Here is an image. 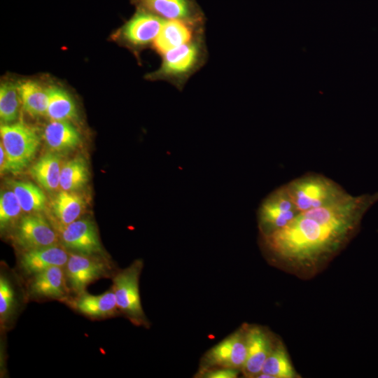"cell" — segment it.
Masks as SVG:
<instances>
[{
    "label": "cell",
    "instance_id": "obj_20",
    "mask_svg": "<svg viewBox=\"0 0 378 378\" xmlns=\"http://www.w3.org/2000/svg\"><path fill=\"white\" fill-rule=\"evenodd\" d=\"M84 198L76 192L62 190L52 202V212L59 225H68L79 218L84 211Z\"/></svg>",
    "mask_w": 378,
    "mask_h": 378
},
{
    "label": "cell",
    "instance_id": "obj_12",
    "mask_svg": "<svg viewBox=\"0 0 378 378\" xmlns=\"http://www.w3.org/2000/svg\"><path fill=\"white\" fill-rule=\"evenodd\" d=\"M27 291L31 298L66 301L70 289L64 267H52L33 275L29 279Z\"/></svg>",
    "mask_w": 378,
    "mask_h": 378
},
{
    "label": "cell",
    "instance_id": "obj_15",
    "mask_svg": "<svg viewBox=\"0 0 378 378\" xmlns=\"http://www.w3.org/2000/svg\"><path fill=\"white\" fill-rule=\"evenodd\" d=\"M246 357L241 372L246 377H257L273 347L267 333L258 327L246 331Z\"/></svg>",
    "mask_w": 378,
    "mask_h": 378
},
{
    "label": "cell",
    "instance_id": "obj_2",
    "mask_svg": "<svg viewBox=\"0 0 378 378\" xmlns=\"http://www.w3.org/2000/svg\"><path fill=\"white\" fill-rule=\"evenodd\" d=\"M162 56L160 68L148 78L169 82L182 90L190 78L206 63L208 52L204 34L174 48Z\"/></svg>",
    "mask_w": 378,
    "mask_h": 378
},
{
    "label": "cell",
    "instance_id": "obj_30",
    "mask_svg": "<svg viewBox=\"0 0 378 378\" xmlns=\"http://www.w3.org/2000/svg\"><path fill=\"white\" fill-rule=\"evenodd\" d=\"M0 171L1 174L10 172L9 161L1 144H0Z\"/></svg>",
    "mask_w": 378,
    "mask_h": 378
},
{
    "label": "cell",
    "instance_id": "obj_27",
    "mask_svg": "<svg viewBox=\"0 0 378 378\" xmlns=\"http://www.w3.org/2000/svg\"><path fill=\"white\" fill-rule=\"evenodd\" d=\"M273 378H295L297 374L285 348L278 344L272 349L262 367V372Z\"/></svg>",
    "mask_w": 378,
    "mask_h": 378
},
{
    "label": "cell",
    "instance_id": "obj_5",
    "mask_svg": "<svg viewBox=\"0 0 378 378\" xmlns=\"http://www.w3.org/2000/svg\"><path fill=\"white\" fill-rule=\"evenodd\" d=\"M142 268L143 262L135 260L114 275L111 287L119 311L136 326L148 325L139 295V282Z\"/></svg>",
    "mask_w": 378,
    "mask_h": 378
},
{
    "label": "cell",
    "instance_id": "obj_7",
    "mask_svg": "<svg viewBox=\"0 0 378 378\" xmlns=\"http://www.w3.org/2000/svg\"><path fill=\"white\" fill-rule=\"evenodd\" d=\"M102 258L69 253L64 270L70 290L76 295L79 294L85 291L86 288L91 283L106 277L110 274L111 267Z\"/></svg>",
    "mask_w": 378,
    "mask_h": 378
},
{
    "label": "cell",
    "instance_id": "obj_8",
    "mask_svg": "<svg viewBox=\"0 0 378 378\" xmlns=\"http://www.w3.org/2000/svg\"><path fill=\"white\" fill-rule=\"evenodd\" d=\"M15 243L24 251L59 244V234L50 223L38 213L20 218L14 233Z\"/></svg>",
    "mask_w": 378,
    "mask_h": 378
},
{
    "label": "cell",
    "instance_id": "obj_25",
    "mask_svg": "<svg viewBox=\"0 0 378 378\" xmlns=\"http://www.w3.org/2000/svg\"><path fill=\"white\" fill-rule=\"evenodd\" d=\"M19 295L14 281L4 272L0 275V319L2 327L8 326L19 308Z\"/></svg>",
    "mask_w": 378,
    "mask_h": 378
},
{
    "label": "cell",
    "instance_id": "obj_18",
    "mask_svg": "<svg viewBox=\"0 0 378 378\" xmlns=\"http://www.w3.org/2000/svg\"><path fill=\"white\" fill-rule=\"evenodd\" d=\"M43 139L51 151L60 153L76 148L81 138L78 131L69 122L51 120L45 127Z\"/></svg>",
    "mask_w": 378,
    "mask_h": 378
},
{
    "label": "cell",
    "instance_id": "obj_16",
    "mask_svg": "<svg viewBox=\"0 0 378 378\" xmlns=\"http://www.w3.org/2000/svg\"><path fill=\"white\" fill-rule=\"evenodd\" d=\"M146 10L164 20L204 24L202 15L191 0H139Z\"/></svg>",
    "mask_w": 378,
    "mask_h": 378
},
{
    "label": "cell",
    "instance_id": "obj_26",
    "mask_svg": "<svg viewBox=\"0 0 378 378\" xmlns=\"http://www.w3.org/2000/svg\"><path fill=\"white\" fill-rule=\"evenodd\" d=\"M20 104L18 84L3 83L0 88V118L3 124L13 123L18 118Z\"/></svg>",
    "mask_w": 378,
    "mask_h": 378
},
{
    "label": "cell",
    "instance_id": "obj_6",
    "mask_svg": "<svg viewBox=\"0 0 378 378\" xmlns=\"http://www.w3.org/2000/svg\"><path fill=\"white\" fill-rule=\"evenodd\" d=\"M284 186L270 192L261 202L258 210V222L261 236L283 228L298 214Z\"/></svg>",
    "mask_w": 378,
    "mask_h": 378
},
{
    "label": "cell",
    "instance_id": "obj_29",
    "mask_svg": "<svg viewBox=\"0 0 378 378\" xmlns=\"http://www.w3.org/2000/svg\"><path fill=\"white\" fill-rule=\"evenodd\" d=\"M240 370L230 368H212L202 370L200 377L205 378H235Z\"/></svg>",
    "mask_w": 378,
    "mask_h": 378
},
{
    "label": "cell",
    "instance_id": "obj_23",
    "mask_svg": "<svg viewBox=\"0 0 378 378\" xmlns=\"http://www.w3.org/2000/svg\"><path fill=\"white\" fill-rule=\"evenodd\" d=\"M90 173L86 160L76 157L65 162L61 169L59 187L62 190L76 192L88 183Z\"/></svg>",
    "mask_w": 378,
    "mask_h": 378
},
{
    "label": "cell",
    "instance_id": "obj_22",
    "mask_svg": "<svg viewBox=\"0 0 378 378\" xmlns=\"http://www.w3.org/2000/svg\"><path fill=\"white\" fill-rule=\"evenodd\" d=\"M48 90L46 115L51 120L69 121L77 118L75 102L67 92L55 86L48 88Z\"/></svg>",
    "mask_w": 378,
    "mask_h": 378
},
{
    "label": "cell",
    "instance_id": "obj_10",
    "mask_svg": "<svg viewBox=\"0 0 378 378\" xmlns=\"http://www.w3.org/2000/svg\"><path fill=\"white\" fill-rule=\"evenodd\" d=\"M246 357V331L239 330L211 348L204 355V369L230 368L241 370Z\"/></svg>",
    "mask_w": 378,
    "mask_h": 378
},
{
    "label": "cell",
    "instance_id": "obj_3",
    "mask_svg": "<svg viewBox=\"0 0 378 378\" xmlns=\"http://www.w3.org/2000/svg\"><path fill=\"white\" fill-rule=\"evenodd\" d=\"M299 213L340 202L351 194L332 179L307 173L284 184Z\"/></svg>",
    "mask_w": 378,
    "mask_h": 378
},
{
    "label": "cell",
    "instance_id": "obj_21",
    "mask_svg": "<svg viewBox=\"0 0 378 378\" xmlns=\"http://www.w3.org/2000/svg\"><path fill=\"white\" fill-rule=\"evenodd\" d=\"M21 102L24 111L31 116L46 115L48 90L33 80L18 83Z\"/></svg>",
    "mask_w": 378,
    "mask_h": 378
},
{
    "label": "cell",
    "instance_id": "obj_28",
    "mask_svg": "<svg viewBox=\"0 0 378 378\" xmlns=\"http://www.w3.org/2000/svg\"><path fill=\"white\" fill-rule=\"evenodd\" d=\"M22 209L13 190H7L0 195V228L4 231L18 223Z\"/></svg>",
    "mask_w": 378,
    "mask_h": 378
},
{
    "label": "cell",
    "instance_id": "obj_11",
    "mask_svg": "<svg viewBox=\"0 0 378 378\" xmlns=\"http://www.w3.org/2000/svg\"><path fill=\"white\" fill-rule=\"evenodd\" d=\"M165 20L144 9L139 10L123 27L121 36L133 48H142L153 43Z\"/></svg>",
    "mask_w": 378,
    "mask_h": 378
},
{
    "label": "cell",
    "instance_id": "obj_17",
    "mask_svg": "<svg viewBox=\"0 0 378 378\" xmlns=\"http://www.w3.org/2000/svg\"><path fill=\"white\" fill-rule=\"evenodd\" d=\"M67 302L80 313L95 318L113 316L119 311L112 288L97 295L84 291Z\"/></svg>",
    "mask_w": 378,
    "mask_h": 378
},
{
    "label": "cell",
    "instance_id": "obj_1",
    "mask_svg": "<svg viewBox=\"0 0 378 378\" xmlns=\"http://www.w3.org/2000/svg\"><path fill=\"white\" fill-rule=\"evenodd\" d=\"M378 201V192L351 195L344 200L299 214L287 225L261 236L273 256L307 262L340 249L358 230L365 213Z\"/></svg>",
    "mask_w": 378,
    "mask_h": 378
},
{
    "label": "cell",
    "instance_id": "obj_19",
    "mask_svg": "<svg viewBox=\"0 0 378 378\" xmlns=\"http://www.w3.org/2000/svg\"><path fill=\"white\" fill-rule=\"evenodd\" d=\"M62 167V158L59 153L49 151L31 166L29 173L45 190L53 192L59 186Z\"/></svg>",
    "mask_w": 378,
    "mask_h": 378
},
{
    "label": "cell",
    "instance_id": "obj_9",
    "mask_svg": "<svg viewBox=\"0 0 378 378\" xmlns=\"http://www.w3.org/2000/svg\"><path fill=\"white\" fill-rule=\"evenodd\" d=\"M57 227L59 240L64 247L71 252L86 255H104L97 230L90 220L78 219Z\"/></svg>",
    "mask_w": 378,
    "mask_h": 378
},
{
    "label": "cell",
    "instance_id": "obj_4",
    "mask_svg": "<svg viewBox=\"0 0 378 378\" xmlns=\"http://www.w3.org/2000/svg\"><path fill=\"white\" fill-rule=\"evenodd\" d=\"M1 144L7 155L10 172L17 173L27 167L34 159L40 146L36 130L22 122L2 124Z\"/></svg>",
    "mask_w": 378,
    "mask_h": 378
},
{
    "label": "cell",
    "instance_id": "obj_24",
    "mask_svg": "<svg viewBox=\"0 0 378 378\" xmlns=\"http://www.w3.org/2000/svg\"><path fill=\"white\" fill-rule=\"evenodd\" d=\"M8 184L15 192L22 209L27 214L38 213L46 208L44 192L29 181H10Z\"/></svg>",
    "mask_w": 378,
    "mask_h": 378
},
{
    "label": "cell",
    "instance_id": "obj_13",
    "mask_svg": "<svg viewBox=\"0 0 378 378\" xmlns=\"http://www.w3.org/2000/svg\"><path fill=\"white\" fill-rule=\"evenodd\" d=\"M204 24L179 20H166L153 43V48L162 55L167 51L204 34Z\"/></svg>",
    "mask_w": 378,
    "mask_h": 378
},
{
    "label": "cell",
    "instance_id": "obj_14",
    "mask_svg": "<svg viewBox=\"0 0 378 378\" xmlns=\"http://www.w3.org/2000/svg\"><path fill=\"white\" fill-rule=\"evenodd\" d=\"M69 253L59 244L24 251L20 257L19 266L28 276L52 267H64Z\"/></svg>",
    "mask_w": 378,
    "mask_h": 378
}]
</instances>
